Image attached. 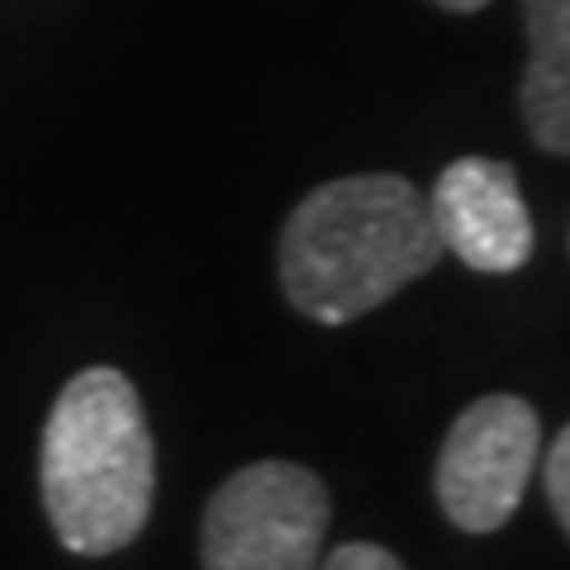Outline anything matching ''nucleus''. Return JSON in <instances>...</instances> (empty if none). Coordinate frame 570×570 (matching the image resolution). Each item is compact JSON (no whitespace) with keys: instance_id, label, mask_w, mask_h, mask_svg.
<instances>
[{"instance_id":"1","label":"nucleus","mask_w":570,"mask_h":570,"mask_svg":"<svg viewBox=\"0 0 570 570\" xmlns=\"http://www.w3.org/2000/svg\"><path fill=\"white\" fill-rule=\"evenodd\" d=\"M442 238L428 195L395 171L337 176L291 209L276 247V276L295 314L352 324L428 276Z\"/></svg>"},{"instance_id":"2","label":"nucleus","mask_w":570,"mask_h":570,"mask_svg":"<svg viewBox=\"0 0 570 570\" xmlns=\"http://www.w3.org/2000/svg\"><path fill=\"white\" fill-rule=\"evenodd\" d=\"M39 494L71 557H115L148 528L157 448L119 366H86L58 390L39 442Z\"/></svg>"},{"instance_id":"3","label":"nucleus","mask_w":570,"mask_h":570,"mask_svg":"<svg viewBox=\"0 0 570 570\" xmlns=\"http://www.w3.org/2000/svg\"><path fill=\"white\" fill-rule=\"evenodd\" d=\"M328 519V485L309 466H238L205 504L200 570H318Z\"/></svg>"},{"instance_id":"4","label":"nucleus","mask_w":570,"mask_h":570,"mask_svg":"<svg viewBox=\"0 0 570 570\" xmlns=\"http://www.w3.org/2000/svg\"><path fill=\"white\" fill-rule=\"evenodd\" d=\"M538 452L542 423L528 400L485 395L461 409L433 471V490L448 523L461 532H499L523 504Z\"/></svg>"},{"instance_id":"5","label":"nucleus","mask_w":570,"mask_h":570,"mask_svg":"<svg viewBox=\"0 0 570 570\" xmlns=\"http://www.w3.org/2000/svg\"><path fill=\"white\" fill-rule=\"evenodd\" d=\"M428 214L442 238V253L480 276H509L532 257V214L523 205L519 176L494 157H456L428 195Z\"/></svg>"},{"instance_id":"6","label":"nucleus","mask_w":570,"mask_h":570,"mask_svg":"<svg viewBox=\"0 0 570 570\" xmlns=\"http://www.w3.org/2000/svg\"><path fill=\"white\" fill-rule=\"evenodd\" d=\"M528 67L519 105L542 153L570 157V0H523Z\"/></svg>"},{"instance_id":"7","label":"nucleus","mask_w":570,"mask_h":570,"mask_svg":"<svg viewBox=\"0 0 570 570\" xmlns=\"http://www.w3.org/2000/svg\"><path fill=\"white\" fill-rule=\"evenodd\" d=\"M547 499H551V513H557V523L566 528L570 538V423L561 428V438L551 442V456H547Z\"/></svg>"},{"instance_id":"8","label":"nucleus","mask_w":570,"mask_h":570,"mask_svg":"<svg viewBox=\"0 0 570 570\" xmlns=\"http://www.w3.org/2000/svg\"><path fill=\"white\" fill-rule=\"evenodd\" d=\"M318 570H404L395 551H385L376 542H343L337 551H328Z\"/></svg>"},{"instance_id":"9","label":"nucleus","mask_w":570,"mask_h":570,"mask_svg":"<svg viewBox=\"0 0 570 570\" xmlns=\"http://www.w3.org/2000/svg\"><path fill=\"white\" fill-rule=\"evenodd\" d=\"M438 10H452V14H475V10H485L490 0H433Z\"/></svg>"}]
</instances>
